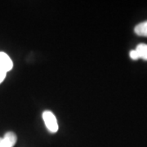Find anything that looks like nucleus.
I'll use <instances>...</instances> for the list:
<instances>
[{
  "instance_id": "obj_1",
  "label": "nucleus",
  "mask_w": 147,
  "mask_h": 147,
  "mask_svg": "<svg viewBox=\"0 0 147 147\" xmlns=\"http://www.w3.org/2000/svg\"><path fill=\"white\" fill-rule=\"evenodd\" d=\"M42 119H43L45 125L47 127V130L50 132L55 133L58 131L57 120L53 112L48 111V110L44 111L42 113Z\"/></svg>"
},
{
  "instance_id": "obj_2",
  "label": "nucleus",
  "mask_w": 147,
  "mask_h": 147,
  "mask_svg": "<svg viewBox=\"0 0 147 147\" xmlns=\"http://www.w3.org/2000/svg\"><path fill=\"white\" fill-rule=\"evenodd\" d=\"M13 67V63L10 57L4 53L0 52V71L7 73Z\"/></svg>"
},
{
  "instance_id": "obj_3",
  "label": "nucleus",
  "mask_w": 147,
  "mask_h": 147,
  "mask_svg": "<svg viewBox=\"0 0 147 147\" xmlns=\"http://www.w3.org/2000/svg\"><path fill=\"white\" fill-rule=\"evenodd\" d=\"M16 136L15 133L13 132H7L4 137H3V141L5 143V145L7 147H13L15 146V144L16 143Z\"/></svg>"
},
{
  "instance_id": "obj_4",
  "label": "nucleus",
  "mask_w": 147,
  "mask_h": 147,
  "mask_svg": "<svg viewBox=\"0 0 147 147\" xmlns=\"http://www.w3.org/2000/svg\"><path fill=\"white\" fill-rule=\"evenodd\" d=\"M134 31L139 36L147 37V21H144L138 24L135 27Z\"/></svg>"
},
{
  "instance_id": "obj_5",
  "label": "nucleus",
  "mask_w": 147,
  "mask_h": 147,
  "mask_svg": "<svg viewBox=\"0 0 147 147\" xmlns=\"http://www.w3.org/2000/svg\"><path fill=\"white\" fill-rule=\"evenodd\" d=\"M139 55V57L142 58L145 61H147V44L141 43L137 45V48L135 49Z\"/></svg>"
},
{
  "instance_id": "obj_6",
  "label": "nucleus",
  "mask_w": 147,
  "mask_h": 147,
  "mask_svg": "<svg viewBox=\"0 0 147 147\" xmlns=\"http://www.w3.org/2000/svg\"><path fill=\"white\" fill-rule=\"evenodd\" d=\"M130 57L132 60H135V61H137L138 59H140L139 57V55H138V53L136 50H131V52H130Z\"/></svg>"
},
{
  "instance_id": "obj_7",
  "label": "nucleus",
  "mask_w": 147,
  "mask_h": 147,
  "mask_svg": "<svg viewBox=\"0 0 147 147\" xmlns=\"http://www.w3.org/2000/svg\"><path fill=\"white\" fill-rule=\"evenodd\" d=\"M6 74H7L4 73V72L0 71V84L4 80V79H5L6 77Z\"/></svg>"
},
{
  "instance_id": "obj_8",
  "label": "nucleus",
  "mask_w": 147,
  "mask_h": 147,
  "mask_svg": "<svg viewBox=\"0 0 147 147\" xmlns=\"http://www.w3.org/2000/svg\"><path fill=\"white\" fill-rule=\"evenodd\" d=\"M0 147H7L5 143L3 141V138H0Z\"/></svg>"
}]
</instances>
